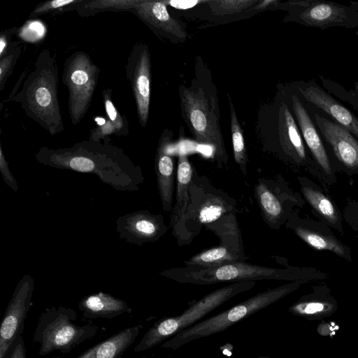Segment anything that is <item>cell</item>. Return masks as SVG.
<instances>
[{
  "label": "cell",
  "instance_id": "6da1fadb",
  "mask_svg": "<svg viewBox=\"0 0 358 358\" xmlns=\"http://www.w3.org/2000/svg\"><path fill=\"white\" fill-rule=\"evenodd\" d=\"M34 157L45 166L94 174L118 191L138 190L145 180L140 166L122 148L101 141H83L57 149L43 146Z\"/></svg>",
  "mask_w": 358,
  "mask_h": 358
},
{
  "label": "cell",
  "instance_id": "7a4b0ae2",
  "mask_svg": "<svg viewBox=\"0 0 358 358\" xmlns=\"http://www.w3.org/2000/svg\"><path fill=\"white\" fill-rule=\"evenodd\" d=\"M58 78L55 57L49 49H43L24 78L22 89L7 101L20 103L26 115L52 136L64 129L58 100Z\"/></svg>",
  "mask_w": 358,
  "mask_h": 358
},
{
  "label": "cell",
  "instance_id": "3957f363",
  "mask_svg": "<svg viewBox=\"0 0 358 358\" xmlns=\"http://www.w3.org/2000/svg\"><path fill=\"white\" fill-rule=\"evenodd\" d=\"M159 275L180 283L208 285L226 282L276 280L310 282L327 279L329 275L313 267L286 266L277 268L235 262L216 267H180L163 270Z\"/></svg>",
  "mask_w": 358,
  "mask_h": 358
},
{
  "label": "cell",
  "instance_id": "277c9868",
  "mask_svg": "<svg viewBox=\"0 0 358 358\" xmlns=\"http://www.w3.org/2000/svg\"><path fill=\"white\" fill-rule=\"evenodd\" d=\"M304 281L289 282L268 289L209 318L201 320L164 342L162 347L176 350L194 340L221 332L243 319L277 302L299 289Z\"/></svg>",
  "mask_w": 358,
  "mask_h": 358
},
{
  "label": "cell",
  "instance_id": "5b68a950",
  "mask_svg": "<svg viewBox=\"0 0 358 358\" xmlns=\"http://www.w3.org/2000/svg\"><path fill=\"white\" fill-rule=\"evenodd\" d=\"M77 319V312L70 308L52 306L45 309L38 317L32 339L39 345V355L45 356L55 351L69 353L96 335L97 326L77 324L74 322Z\"/></svg>",
  "mask_w": 358,
  "mask_h": 358
},
{
  "label": "cell",
  "instance_id": "8992f818",
  "mask_svg": "<svg viewBox=\"0 0 358 358\" xmlns=\"http://www.w3.org/2000/svg\"><path fill=\"white\" fill-rule=\"evenodd\" d=\"M256 281L232 282L205 295L180 315L162 318L156 322L134 347V352L148 350L166 341L178 332L190 327L236 295L252 289Z\"/></svg>",
  "mask_w": 358,
  "mask_h": 358
},
{
  "label": "cell",
  "instance_id": "52a82bcc",
  "mask_svg": "<svg viewBox=\"0 0 358 358\" xmlns=\"http://www.w3.org/2000/svg\"><path fill=\"white\" fill-rule=\"evenodd\" d=\"M179 93L182 116L196 141L211 147L217 167L223 168L229 157L216 115L215 101L208 98L201 88L194 91L180 86Z\"/></svg>",
  "mask_w": 358,
  "mask_h": 358
},
{
  "label": "cell",
  "instance_id": "ba28073f",
  "mask_svg": "<svg viewBox=\"0 0 358 358\" xmlns=\"http://www.w3.org/2000/svg\"><path fill=\"white\" fill-rule=\"evenodd\" d=\"M189 199L185 226L191 238L200 233L202 227L231 212H236V201L227 192L216 188L205 176L193 169L189 187Z\"/></svg>",
  "mask_w": 358,
  "mask_h": 358
},
{
  "label": "cell",
  "instance_id": "9c48e42d",
  "mask_svg": "<svg viewBox=\"0 0 358 358\" xmlns=\"http://www.w3.org/2000/svg\"><path fill=\"white\" fill-rule=\"evenodd\" d=\"M99 73L100 69L83 51L75 52L66 59L62 81L69 92L68 109L73 124H79L88 111Z\"/></svg>",
  "mask_w": 358,
  "mask_h": 358
},
{
  "label": "cell",
  "instance_id": "30bf717a",
  "mask_svg": "<svg viewBox=\"0 0 358 358\" xmlns=\"http://www.w3.org/2000/svg\"><path fill=\"white\" fill-rule=\"evenodd\" d=\"M255 196L263 220L275 230L280 229L296 209L306 203L301 194L294 191L280 175L273 178H259Z\"/></svg>",
  "mask_w": 358,
  "mask_h": 358
},
{
  "label": "cell",
  "instance_id": "8fae6325",
  "mask_svg": "<svg viewBox=\"0 0 358 358\" xmlns=\"http://www.w3.org/2000/svg\"><path fill=\"white\" fill-rule=\"evenodd\" d=\"M278 117L279 157L294 171L308 172L325 189L323 178L306 148L296 122L286 103H280Z\"/></svg>",
  "mask_w": 358,
  "mask_h": 358
},
{
  "label": "cell",
  "instance_id": "7c38bea8",
  "mask_svg": "<svg viewBox=\"0 0 358 358\" xmlns=\"http://www.w3.org/2000/svg\"><path fill=\"white\" fill-rule=\"evenodd\" d=\"M34 280L24 275L17 282L0 327V358H7L17 339L22 335L24 320L32 304Z\"/></svg>",
  "mask_w": 358,
  "mask_h": 358
},
{
  "label": "cell",
  "instance_id": "4fadbf2b",
  "mask_svg": "<svg viewBox=\"0 0 358 358\" xmlns=\"http://www.w3.org/2000/svg\"><path fill=\"white\" fill-rule=\"evenodd\" d=\"M285 225L310 248L331 252L350 262L353 261L351 248L338 240L323 222L301 215L296 209Z\"/></svg>",
  "mask_w": 358,
  "mask_h": 358
},
{
  "label": "cell",
  "instance_id": "5bb4252c",
  "mask_svg": "<svg viewBox=\"0 0 358 358\" xmlns=\"http://www.w3.org/2000/svg\"><path fill=\"white\" fill-rule=\"evenodd\" d=\"M291 102L293 113L303 142L323 178L325 192L330 194V188L337 182L336 171L322 141L320 132L296 94L291 95Z\"/></svg>",
  "mask_w": 358,
  "mask_h": 358
},
{
  "label": "cell",
  "instance_id": "9a60e30c",
  "mask_svg": "<svg viewBox=\"0 0 358 358\" xmlns=\"http://www.w3.org/2000/svg\"><path fill=\"white\" fill-rule=\"evenodd\" d=\"M126 75L130 82L140 124H147L150 101L151 61L148 46L138 43L127 58Z\"/></svg>",
  "mask_w": 358,
  "mask_h": 358
},
{
  "label": "cell",
  "instance_id": "2e32d148",
  "mask_svg": "<svg viewBox=\"0 0 358 358\" xmlns=\"http://www.w3.org/2000/svg\"><path fill=\"white\" fill-rule=\"evenodd\" d=\"M292 20L304 26L325 29L358 27V10L350 5L317 0L309 7L294 12Z\"/></svg>",
  "mask_w": 358,
  "mask_h": 358
},
{
  "label": "cell",
  "instance_id": "e0dca14e",
  "mask_svg": "<svg viewBox=\"0 0 358 358\" xmlns=\"http://www.w3.org/2000/svg\"><path fill=\"white\" fill-rule=\"evenodd\" d=\"M313 120L320 134L348 176L358 174V140L348 130L315 113Z\"/></svg>",
  "mask_w": 358,
  "mask_h": 358
},
{
  "label": "cell",
  "instance_id": "ac0fdd59",
  "mask_svg": "<svg viewBox=\"0 0 358 358\" xmlns=\"http://www.w3.org/2000/svg\"><path fill=\"white\" fill-rule=\"evenodd\" d=\"M116 230L120 238L129 243L142 245L153 243L167 231L163 216L148 210H140L119 217Z\"/></svg>",
  "mask_w": 358,
  "mask_h": 358
},
{
  "label": "cell",
  "instance_id": "d6986e66",
  "mask_svg": "<svg viewBox=\"0 0 358 358\" xmlns=\"http://www.w3.org/2000/svg\"><path fill=\"white\" fill-rule=\"evenodd\" d=\"M193 169L187 156L180 153L176 171V201L171 211L170 220L171 234L179 246L189 245L193 241L185 226Z\"/></svg>",
  "mask_w": 358,
  "mask_h": 358
},
{
  "label": "cell",
  "instance_id": "ffe728a7",
  "mask_svg": "<svg viewBox=\"0 0 358 358\" xmlns=\"http://www.w3.org/2000/svg\"><path fill=\"white\" fill-rule=\"evenodd\" d=\"M297 90L304 100L329 115L358 140V117L329 92L314 81L301 83Z\"/></svg>",
  "mask_w": 358,
  "mask_h": 358
},
{
  "label": "cell",
  "instance_id": "44dd1931",
  "mask_svg": "<svg viewBox=\"0 0 358 358\" xmlns=\"http://www.w3.org/2000/svg\"><path fill=\"white\" fill-rule=\"evenodd\" d=\"M301 194L311 208L313 213L330 228L343 234L342 212L331 197L330 194L306 176H298Z\"/></svg>",
  "mask_w": 358,
  "mask_h": 358
},
{
  "label": "cell",
  "instance_id": "7402d4cb",
  "mask_svg": "<svg viewBox=\"0 0 358 358\" xmlns=\"http://www.w3.org/2000/svg\"><path fill=\"white\" fill-rule=\"evenodd\" d=\"M337 309L338 302L330 289L326 284L320 283L290 306L288 311L295 316L316 320L332 315Z\"/></svg>",
  "mask_w": 358,
  "mask_h": 358
},
{
  "label": "cell",
  "instance_id": "603a6c76",
  "mask_svg": "<svg viewBox=\"0 0 358 358\" xmlns=\"http://www.w3.org/2000/svg\"><path fill=\"white\" fill-rule=\"evenodd\" d=\"M171 148L169 136H162L156 153L155 169L162 208L166 212H171L173 208L174 183L176 176Z\"/></svg>",
  "mask_w": 358,
  "mask_h": 358
},
{
  "label": "cell",
  "instance_id": "cb8c5ba5",
  "mask_svg": "<svg viewBox=\"0 0 358 358\" xmlns=\"http://www.w3.org/2000/svg\"><path fill=\"white\" fill-rule=\"evenodd\" d=\"M131 13L153 29L172 34L180 39L187 36L178 22L169 15L164 1L136 0Z\"/></svg>",
  "mask_w": 358,
  "mask_h": 358
},
{
  "label": "cell",
  "instance_id": "d4e9b609",
  "mask_svg": "<svg viewBox=\"0 0 358 358\" xmlns=\"http://www.w3.org/2000/svg\"><path fill=\"white\" fill-rule=\"evenodd\" d=\"M78 309L87 319H112L132 312L124 301L102 292L83 297L78 303Z\"/></svg>",
  "mask_w": 358,
  "mask_h": 358
},
{
  "label": "cell",
  "instance_id": "484cf974",
  "mask_svg": "<svg viewBox=\"0 0 358 358\" xmlns=\"http://www.w3.org/2000/svg\"><path fill=\"white\" fill-rule=\"evenodd\" d=\"M136 324L124 329L89 348L77 358H120L134 343L143 329Z\"/></svg>",
  "mask_w": 358,
  "mask_h": 358
},
{
  "label": "cell",
  "instance_id": "4316f807",
  "mask_svg": "<svg viewBox=\"0 0 358 358\" xmlns=\"http://www.w3.org/2000/svg\"><path fill=\"white\" fill-rule=\"evenodd\" d=\"M236 213L231 212L225 214L220 219L204 227L218 238L220 245L227 248L236 255L246 257Z\"/></svg>",
  "mask_w": 358,
  "mask_h": 358
},
{
  "label": "cell",
  "instance_id": "83f0119b",
  "mask_svg": "<svg viewBox=\"0 0 358 358\" xmlns=\"http://www.w3.org/2000/svg\"><path fill=\"white\" fill-rule=\"evenodd\" d=\"M246 257L234 253L221 245L203 250L192 256L184 264L187 267L211 268L235 262H245Z\"/></svg>",
  "mask_w": 358,
  "mask_h": 358
},
{
  "label": "cell",
  "instance_id": "f1b7e54d",
  "mask_svg": "<svg viewBox=\"0 0 358 358\" xmlns=\"http://www.w3.org/2000/svg\"><path fill=\"white\" fill-rule=\"evenodd\" d=\"M136 0H80L64 8L62 11L76 10L81 17L94 16L105 11L131 12Z\"/></svg>",
  "mask_w": 358,
  "mask_h": 358
},
{
  "label": "cell",
  "instance_id": "f546056e",
  "mask_svg": "<svg viewBox=\"0 0 358 358\" xmlns=\"http://www.w3.org/2000/svg\"><path fill=\"white\" fill-rule=\"evenodd\" d=\"M228 99L230 108V124L234 158L242 173L245 176L247 175L248 158L246 153L243 130L240 126L231 99L229 94Z\"/></svg>",
  "mask_w": 358,
  "mask_h": 358
},
{
  "label": "cell",
  "instance_id": "4dcf8cb0",
  "mask_svg": "<svg viewBox=\"0 0 358 358\" xmlns=\"http://www.w3.org/2000/svg\"><path fill=\"white\" fill-rule=\"evenodd\" d=\"M103 101L107 118L113 124L115 135L127 136L129 132V123L127 118L122 116L115 106L112 99V90L107 88L102 92Z\"/></svg>",
  "mask_w": 358,
  "mask_h": 358
},
{
  "label": "cell",
  "instance_id": "1f68e13d",
  "mask_svg": "<svg viewBox=\"0 0 358 358\" xmlns=\"http://www.w3.org/2000/svg\"><path fill=\"white\" fill-rule=\"evenodd\" d=\"M257 2L254 0H215L208 3L214 15H225L243 11Z\"/></svg>",
  "mask_w": 358,
  "mask_h": 358
},
{
  "label": "cell",
  "instance_id": "d6a6232c",
  "mask_svg": "<svg viewBox=\"0 0 358 358\" xmlns=\"http://www.w3.org/2000/svg\"><path fill=\"white\" fill-rule=\"evenodd\" d=\"M22 50L17 42H14L8 52L0 58V91H3L6 83L11 75Z\"/></svg>",
  "mask_w": 358,
  "mask_h": 358
},
{
  "label": "cell",
  "instance_id": "836d02e7",
  "mask_svg": "<svg viewBox=\"0 0 358 358\" xmlns=\"http://www.w3.org/2000/svg\"><path fill=\"white\" fill-rule=\"evenodd\" d=\"M94 119L96 125L91 130L89 140L93 141L104 140L105 143H109V136L115 135L113 124L107 117H94Z\"/></svg>",
  "mask_w": 358,
  "mask_h": 358
},
{
  "label": "cell",
  "instance_id": "e575fe53",
  "mask_svg": "<svg viewBox=\"0 0 358 358\" xmlns=\"http://www.w3.org/2000/svg\"><path fill=\"white\" fill-rule=\"evenodd\" d=\"M80 0H53L39 3L29 14L30 17H38L53 11H60L70 5L77 3Z\"/></svg>",
  "mask_w": 358,
  "mask_h": 358
},
{
  "label": "cell",
  "instance_id": "d590c367",
  "mask_svg": "<svg viewBox=\"0 0 358 358\" xmlns=\"http://www.w3.org/2000/svg\"><path fill=\"white\" fill-rule=\"evenodd\" d=\"M342 215L343 221L352 231L358 233V201L348 199Z\"/></svg>",
  "mask_w": 358,
  "mask_h": 358
},
{
  "label": "cell",
  "instance_id": "8d00e7d4",
  "mask_svg": "<svg viewBox=\"0 0 358 358\" xmlns=\"http://www.w3.org/2000/svg\"><path fill=\"white\" fill-rule=\"evenodd\" d=\"M0 171L4 182L13 191L17 192L18 189V185L8 167V162L2 150L1 144H0Z\"/></svg>",
  "mask_w": 358,
  "mask_h": 358
},
{
  "label": "cell",
  "instance_id": "74e56055",
  "mask_svg": "<svg viewBox=\"0 0 358 358\" xmlns=\"http://www.w3.org/2000/svg\"><path fill=\"white\" fill-rule=\"evenodd\" d=\"M7 358H27L22 335L17 339Z\"/></svg>",
  "mask_w": 358,
  "mask_h": 358
},
{
  "label": "cell",
  "instance_id": "f35d334b",
  "mask_svg": "<svg viewBox=\"0 0 358 358\" xmlns=\"http://www.w3.org/2000/svg\"><path fill=\"white\" fill-rule=\"evenodd\" d=\"M10 32L8 30L2 32L0 36V58L3 57L8 52L11 44L9 45L8 39Z\"/></svg>",
  "mask_w": 358,
  "mask_h": 358
},
{
  "label": "cell",
  "instance_id": "ab89813d",
  "mask_svg": "<svg viewBox=\"0 0 358 358\" xmlns=\"http://www.w3.org/2000/svg\"><path fill=\"white\" fill-rule=\"evenodd\" d=\"M199 1H170L168 3L173 7L178 9H187L194 6Z\"/></svg>",
  "mask_w": 358,
  "mask_h": 358
},
{
  "label": "cell",
  "instance_id": "60d3db41",
  "mask_svg": "<svg viewBox=\"0 0 358 358\" xmlns=\"http://www.w3.org/2000/svg\"><path fill=\"white\" fill-rule=\"evenodd\" d=\"M349 5H350L354 8H355L357 10H358V2L357 1H350Z\"/></svg>",
  "mask_w": 358,
  "mask_h": 358
},
{
  "label": "cell",
  "instance_id": "b9f144b4",
  "mask_svg": "<svg viewBox=\"0 0 358 358\" xmlns=\"http://www.w3.org/2000/svg\"><path fill=\"white\" fill-rule=\"evenodd\" d=\"M353 90L358 94V81L355 83Z\"/></svg>",
  "mask_w": 358,
  "mask_h": 358
},
{
  "label": "cell",
  "instance_id": "7bdbcfd3",
  "mask_svg": "<svg viewBox=\"0 0 358 358\" xmlns=\"http://www.w3.org/2000/svg\"><path fill=\"white\" fill-rule=\"evenodd\" d=\"M259 358H269L268 357H259Z\"/></svg>",
  "mask_w": 358,
  "mask_h": 358
}]
</instances>
